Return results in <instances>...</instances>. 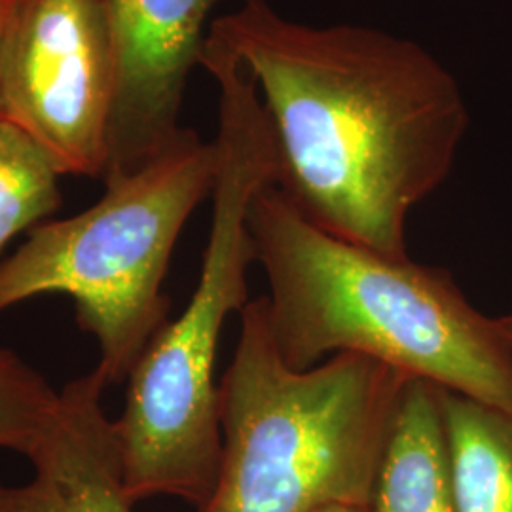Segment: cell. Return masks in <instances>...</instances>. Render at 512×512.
<instances>
[{
	"instance_id": "cell-8",
	"label": "cell",
	"mask_w": 512,
	"mask_h": 512,
	"mask_svg": "<svg viewBox=\"0 0 512 512\" xmlns=\"http://www.w3.org/2000/svg\"><path fill=\"white\" fill-rule=\"evenodd\" d=\"M107 382L92 370L59 391L54 412L23 456L25 484H0V512H131L124 465L105 414Z\"/></svg>"
},
{
	"instance_id": "cell-13",
	"label": "cell",
	"mask_w": 512,
	"mask_h": 512,
	"mask_svg": "<svg viewBox=\"0 0 512 512\" xmlns=\"http://www.w3.org/2000/svg\"><path fill=\"white\" fill-rule=\"evenodd\" d=\"M10 0H0V55H2V31H4V19ZM4 116V95H2V73H0V118Z\"/></svg>"
},
{
	"instance_id": "cell-14",
	"label": "cell",
	"mask_w": 512,
	"mask_h": 512,
	"mask_svg": "<svg viewBox=\"0 0 512 512\" xmlns=\"http://www.w3.org/2000/svg\"><path fill=\"white\" fill-rule=\"evenodd\" d=\"M313 512H368L366 509H359V507H348V505H334V507H325L319 511Z\"/></svg>"
},
{
	"instance_id": "cell-3",
	"label": "cell",
	"mask_w": 512,
	"mask_h": 512,
	"mask_svg": "<svg viewBox=\"0 0 512 512\" xmlns=\"http://www.w3.org/2000/svg\"><path fill=\"white\" fill-rule=\"evenodd\" d=\"M200 65L220 88L219 160L202 270L181 315L165 323L133 366L124 412L114 420L131 503L169 495L198 511L219 475L220 336L228 317L249 304L256 262L249 207L258 190L275 184L272 131L255 78L207 44Z\"/></svg>"
},
{
	"instance_id": "cell-4",
	"label": "cell",
	"mask_w": 512,
	"mask_h": 512,
	"mask_svg": "<svg viewBox=\"0 0 512 512\" xmlns=\"http://www.w3.org/2000/svg\"><path fill=\"white\" fill-rule=\"evenodd\" d=\"M239 321L219 382V475L200 512L368 511L410 376L353 353L306 370L287 365L264 296Z\"/></svg>"
},
{
	"instance_id": "cell-15",
	"label": "cell",
	"mask_w": 512,
	"mask_h": 512,
	"mask_svg": "<svg viewBox=\"0 0 512 512\" xmlns=\"http://www.w3.org/2000/svg\"><path fill=\"white\" fill-rule=\"evenodd\" d=\"M501 325H503V330H505V336H507V342H509V348H511L512 353V315L501 317Z\"/></svg>"
},
{
	"instance_id": "cell-12",
	"label": "cell",
	"mask_w": 512,
	"mask_h": 512,
	"mask_svg": "<svg viewBox=\"0 0 512 512\" xmlns=\"http://www.w3.org/2000/svg\"><path fill=\"white\" fill-rule=\"evenodd\" d=\"M59 391L16 351L0 348V448L23 454L52 416Z\"/></svg>"
},
{
	"instance_id": "cell-9",
	"label": "cell",
	"mask_w": 512,
	"mask_h": 512,
	"mask_svg": "<svg viewBox=\"0 0 512 512\" xmlns=\"http://www.w3.org/2000/svg\"><path fill=\"white\" fill-rule=\"evenodd\" d=\"M368 512H456L439 385L406 382Z\"/></svg>"
},
{
	"instance_id": "cell-11",
	"label": "cell",
	"mask_w": 512,
	"mask_h": 512,
	"mask_svg": "<svg viewBox=\"0 0 512 512\" xmlns=\"http://www.w3.org/2000/svg\"><path fill=\"white\" fill-rule=\"evenodd\" d=\"M61 171L23 129L0 118V256L61 207ZM2 262V260H0Z\"/></svg>"
},
{
	"instance_id": "cell-10",
	"label": "cell",
	"mask_w": 512,
	"mask_h": 512,
	"mask_svg": "<svg viewBox=\"0 0 512 512\" xmlns=\"http://www.w3.org/2000/svg\"><path fill=\"white\" fill-rule=\"evenodd\" d=\"M456 512H512V410L442 389Z\"/></svg>"
},
{
	"instance_id": "cell-2",
	"label": "cell",
	"mask_w": 512,
	"mask_h": 512,
	"mask_svg": "<svg viewBox=\"0 0 512 512\" xmlns=\"http://www.w3.org/2000/svg\"><path fill=\"white\" fill-rule=\"evenodd\" d=\"M256 262L270 294L268 327L298 370L353 353L410 378L512 410V353L446 270L338 238L274 184L249 207Z\"/></svg>"
},
{
	"instance_id": "cell-5",
	"label": "cell",
	"mask_w": 512,
	"mask_h": 512,
	"mask_svg": "<svg viewBox=\"0 0 512 512\" xmlns=\"http://www.w3.org/2000/svg\"><path fill=\"white\" fill-rule=\"evenodd\" d=\"M217 147L192 129L137 173L71 219L42 222L0 262V315L25 300L65 294L78 327L99 346L95 370L107 385L128 382L169 321L164 281L186 220L211 196Z\"/></svg>"
},
{
	"instance_id": "cell-1",
	"label": "cell",
	"mask_w": 512,
	"mask_h": 512,
	"mask_svg": "<svg viewBox=\"0 0 512 512\" xmlns=\"http://www.w3.org/2000/svg\"><path fill=\"white\" fill-rule=\"evenodd\" d=\"M205 42L255 78L274 186L330 234L408 256V215L446 181L469 126L454 74L416 40L298 23L266 0L213 19Z\"/></svg>"
},
{
	"instance_id": "cell-7",
	"label": "cell",
	"mask_w": 512,
	"mask_h": 512,
	"mask_svg": "<svg viewBox=\"0 0 512 512\" xmlns=\"http://www.w3.org/2000/svg\"><path fill=\"white\" fill-rule=\"evenodd\" d=\"M220 2L107 0L116 88L103 183L137 173L183 137L186 82Z\"/></svg>"
},
{
	"instance_id": "cell-6",
	"label": "cell",
	"mask_w": 512,
	"mask_h": 512,
	"mask_svg": "<svg viewBox=\"0 0 512 512\" xmlns=\"http://www.w3.org/2000/svg\"><path fill=\"white\" fill-rule=\"evenodd\" d=\"M0 73L4 118L61 175L103 179L116 88L107 0H10Z\"/></svg>"
}]
</instances>
